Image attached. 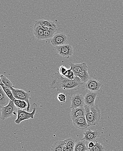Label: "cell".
Returning <instances> with one entry per match:
<instances>
[{
  "mask_svg": "<svg viewBox=\"0 0 123 151\" xmlns=\"http://www.w3.org/2000/svg\"><path fill=\"white\" fill-rule=\"evenodd\" d=\"M83 83L78 77H75L74 80H71L62 76L58 71L53 75L51 78L50 87L57 91L67 95H72L80 89Z\"/></svg>",
  "mask_w": 123,
  "mask_h": 151,
  "instance_id": "1",
  "label": "cell"
},
{
  "mask_svg": "<svg viewBox=\"0 0 123 151\" xmlns=\"http://www.w3.org/2000/svg\"><path fill=\"white\" fill-rule=\"evenodd\" d=\"M85 117L88 122V127L97 125L101 119V111L98 106L93 107L84 106Z\"/></svg>",
  "mask_w": 123,
  "mask_h": 151,
  "instance_id": "2",
  "label": "cell"
},
{
  "mask_svg": "<svg viewBox=\"0 0 123 151\" xmlns=\"http://www.w3.org/2000/svg\"><path fill=\"white\" fill-rule=\"evenodd\" d=\"M18 108L14 103L13 101L10 100L9 105L5 107L1 108V119L4 120L6 119L17 115L18 113Z\"/></svg>",
  "mask_w": 123,
  "mask_h": 151,
  "instance_id": "3",
  "label": "cell"
},
{
  "mask_svg": "<svg viewBox=\"0 0 123 151\" xmlns=\"http://www.w3.org/2000/svg\"><path fill=\"white\" fill-rule=\"evenodd\" d=\"M14 97L16 99L19 100L24 101H26L28 104V107L27 109V111L28 112L30 109V104L29 100L31 99L30 94L28 92H26L22 89H15L12 88L11 89Z\"/></svg>",
  "mask_w": 123,
  "mask_h": 151,
  "instance_id": "4",
  "label": "cell"
},
{
  "mask_svg": "<svg viewBox=\"0 0 123 151\" xmlns=\"http://www.w3.org/2000/svg\"><path fill=\"white\" fill-rule=\"evenodd\" d=\"M58 53L61 57L69 59L73 55V49L72 47L69 45H63L55 47Z\"/></svg>",
  "mask_w": 123,
  "mask_h": 151,
  "instance_id": "5",
  "label": "cell"
},
{
  "mask_svg": "<svg viewBox=\"0 0 123 151\" xmlns=\"http://www.w3.org/2000/svg\"><path fill=\"white\" fill-rule=\"evenodd\" d=\"M71 101V109H76L78 107H84L86 106L84 101V96L81 94L74 93L70 98Z\"/></svg>",
  "mask_w": 123,
  "mask_h": 151,
  "instance_id": "6",
  "label": "cell"
},
{
  "mask_svg": "<svg viewBox=\"0 0 123 151\" xmlns=\"http://www.w3.org/2000/svg\"><path fill=\"white\" fill-rule=\"evenodd\" d=\"M36 110V108H34L33 111L32 112H29L23 110L18 109L17 119L15 121V123L19 124L25 120L34 119L35 114Z\"/></svg>",
  "mask_w": 123,
  "mask_h": 151,
  "instance_id": "7",
  "label": "cell"
},
{
  "mask_svg": "<svg viewBox=\"0 0 123 151\" xmlns=\"http://www.w3.org/2000/svg\"><path fill=\"white\" fill-rule=\"evenodd\" d=\"M67 41V36L62 33L55 34L51 39V44L55 47L66 45Z\"/></svg>",
  "mask_w": 123,
  "mask_h": 151,
  "instance_id": "8",
  "label": "cell"
},
{
  "mask_svg": "<svg viewBox=\"0 0 123 151\" xmlns=\"http://www.w3.org/2000/svg\"><path fill=\"white\" fill-rule=\"evenodd\" d=\"M84 137L82 140L90 142H95L97 139L100 137L101 133L98 131H93L89 129L83 133Z\"/></svg>",
  "mask_w": 123,
  "mask_h": 151,
  "instance_id": "9",
  "label": "cell"
},
{
  "mask_svg": "<svg viewBox=\"0 0 123 151\" xmlns=\"http://www.w3.org/2000/svg\"><path fill=\"white\" fill-rule=\"evenodd\" d=\"M103 82L95 79H90L85 84V88L89 91L97 92L102 86Z\"/></svg>",
  "mask_w": 123,
  "mask_h": 151,
  "instance_id": "10",
  "label": "cell"
},
{
  "mask_svg": "<svg viewBox=\"0 0 123 151\" xmlns=\"http://www.w3.org/2000/svg\"><path fill=\"white\" fill-rule=\"evenodd\" d=\"M97 95V92L88 91L84 96V101L86 106L90 107L94 106Z\"/></svg>",
  "mask_w": 123,
  "mask_h": 151,
  "instance_id": "11",
  "label": "cell"
},
{
  "mask_svg": "<svg viewBox=\"0 0 123 151\" xmlns=\"http://www.w3.org/2000/svg\"><path fill=\"white\" fill-rule=\"evenodd\" d=\"M72 121L73 125L79 129L84 130L88 127V122L85 117H81L72 120Z\"/></svg>",
  "mask_w": 123,
  "mask_h": 151,
  "instance_id": "12",
  "label": "cell"
},
{
  "mask_svg": "<svg viewBox=\"0 0 123 151\" xmlns=\"http://www.w3.org/2000/svg\"><path fill=\"white\" fill-rule=\"evenodd\" d=\"M70 116L72 119H75L81 117H85V109L84 107H78L71 109Z\"/></svg>",
  "mask_w": 123,
  "mask_h": 151,
  "instance_id": "13",
  "label": "cell"
},
{
  "mask_svg": "<svg viewBox=\"0 0 123 151\" xmlns=\"http://www.w3.org/2000/svg\"><path fill=\"white\" fill-rule=\"evenodd\" d=\"M71 69L74 72V75L76 77L78 76L79 74L80 71L85 68H88V65L87 63L83 62L80 64H74L71 63L69 64Z\"/></svg>",
  "mask_w": 123,
  "mask_h": 151,
  "instance_id": "14",
  "label": "cell"
},
{
  "mask_svg": "<svg viewBox=\"0 0 123 151\" xmlns=\"http://www.w3.org/2000/svg\"><path fill=\"white\" fill-rule=\"evenodd\" d=\"M44 30L37 23H35L33 27L34 34L36 38L38 40H43Z\"/></svg>",
  "mask_w": 123,
  "mask_h": 151,
  "instance_id": "15",
  "label": "cell"
},
{
  "mask_svg": "<svg viewBox=\"0 0 123 151\" xmlns=\"http://www.w3.org/2000/svg\"><path fill=\"white\" fill-rule=\"evenodd\" d=\"M10 99L5 94L2 88L0 87V106L1 108L5 107L9 105Z\"/></svg>",
  "mask_w": 123,
  "mask_h": 151,
  "instance_id": "16",
  "label": "cell"
},
{
  "mask_svg": "<svg viewBox=\"0 0 123 151\" xmlns=\"http://www.w3.org/2000/svg\"><path fill=\"white\" fill-rule=\"evenodd\" d=\"M88 150L89 148L86 146L85 141L80 140L76 142L74 151H86Z\"/></svg>",
  "mask_w": 123,
  "mask_h": 151,
  "instance_id": "17",
  "label": "cell"
},
{
  "mask_svg": "<svg viewBox=\"0 0 123 151\" xmlns=\"http://www.w3.org/2000/svg\"><path fill=\"white\" fill-rule=\"evenodd\" d=\"M65 145L64 140L57 141L51 146V151H63Z\"/></svg>",
  "mask_w": 123,
  "mask_h": 151,
  "instance_id": "18",
  "label": "cell"
},
{
  "mask_svg": "<svg viewBox=\"0 0 123 151\" xmlns=\"http://www.w3.org/2000/svg\"><path fill=\"white\" fill-rule=\"evenodd\" d=\"M79 78L82 83H86L90 80V76L88 72V68H85L80 71L78 75Z\"/></svg>",
  "mask_w": 123,
  "mask_h": 151,
  "instance_id": "19",
  "label": "cell"
},
{
  "mask_svg": "<svg viewBox=\"0 0 123 151\" xmlns=\"http://www.w3.org/2000/svg\"><path fill=\"white\" fill-rule=\"evenodd\" d=\"M0 85L1 86L2 88L4 91L5 92V94L7 95V96L9 97V99H10L11 100L14 101L15 99V98L14 97L13 95L12 92V90L9 88L6 87L3 83H2L1 81V83H0Z\"/></svg>",
  "mask_w": 123,
  "mask_h": 151,
  "instance_id": "20",
  "label": "cell"
},
{
  "mask_svg": "<svg viewBox=\"0 0 123 151\" xmlns=\"http://www.w3.org/2000/svg\"><path fill=\"white\" fill-rule=\"evenodd\" d=\"M14 103L15 104L16 106L18 108V109L23 110L28 107V104L26 101H24L19 100L15 99L13 101Z\"/></svg>",
  "mask_w": 123,
  "mask_h": 151,
  "instance_id": "21",
  "label": "cell"
},
{
  "mask_svg": "<svg viewBox=\"0 0 123 151\" xmlns=\"http://www.w3.org/2000/svg\"><path fill=\"white\" fill-rule=\"evenodd\" d=\"M64 141L65 142V146L70 150L74 151V147L76 143L75 140L72 138H69L64 140Z\"/></svg>",
  "mask_w": 123,
  "mask_h": 151,
  "instance_id": "22",
  "label": "cell"
},
{
  "mask_svg": "<svg viewBox=\"0 0 123 151\" xmlns=\"http://www.w3.org/2000/svg\"><path fill=\"white\" fill-rule=\"evenodd\" d=\"M36 22L38 24H41L45 26H47V27H55L57 28L56 25L52 21L49 20H46V19H42V20L36 21Z\"/></svg>",
  "mask_w": 123,
  "mask_h": 151,
  "instance_id": "23",
  "label": "cell"
},
{
  "mask_svg": "<svg viewBox=\"0 0 123 151\" xmlns=\"http://www.w3.org/2000/svg\"><path fill=\"white\" fill-rule=\"evenodd\" d=\"M1 77V81L2 83L7 87L9 88L11 90L12 88H14V86L11 81L6 78L5 76L3 75H1L0 76Z\"/></svg>",
  "mask_w": 123,
  "mask_h": 151,
  "instance_id": "24",
  "label": "cell"
},
{
  "mask_svg": "<svg viewBox=\"0 0 123 151\" xmlns=\"http://www.w3.org/2000/svg\"><path fill=\"white\" fill-rule=\"evenodd\" d=\"M89 150L90 151H104L105 148L101 144L96 142L94 147Z\"/></svg>",
  "mask_w": 123,
  "mask_h": 151,
  "instance_id": "25",
  "label": "cell"
},
{
  "mask_svg": "<svg viewBox=\"0 0 123 151\" xmlns=\"http://www.w3.org/2000/svg\"><path fill=\"white\" fill-rule=\"evenodd\" d=\"M56 31H44L43 37V40L45 39H49V38H52L53 36L55 34Z\"/></svg>",
  "mask_w": 123,
  "mask_h": 151,
  "instance_id": "26",
  "label": "cell"
},
{
  "mask_svg": "<svg viewBox=\"0 0 123 151\" xmlns=\"http://www.w3.org/2000/svg\"><path fill=\"white\" fill-rule=\"evenodd\" d=\"M75 76L74 75V72L72 71L71 68L68 69L67 72V74L65 76V78H67V79H69L71 80H74L75 78Z\"/></svg>",
  "mask_w": 123,
  "mask_h": 151,
  "instance_id": "27",
  "label": "cell"
},
{
  "mask_svg": "<svg viewBox=\"0 0 123 151\" xmlns=\"http://www.w3.org/2000/svg\"><path fill=\"white\" fill-rule=\"evenodd\" d=\"M58 70V71L62 76L65 77L68 69L65 66L62 65Z\"/></svg>",
  "mask_w": 123,
  "mask_h": 151,
  "instance_id": "28",
  "label": "cell"
},
{
  "mask_svg": "<svg viewBox=\"0 0 123 151\" xmlns=\"http://www.w3.org/2000/svg\"><path fill=\"white\" fill-rule=\"evenodd\" d=\"M57 99L60 102L65 103L67 101V96L64 93H59L58 95Z\"/></svg>",
  "mask_w": 123,
  "mask_h": 151,
  "instance_id": "29",
  "label": "cell"
},
{
  "mask_svg": "<svg viewBox=\"0 0 123 151\" xmlns=\"http://www.w3.org/2000/svg\"><path fill=\"white\" fill-rule=\"evenodd\" d=\"M39 24V25H40V26H41V27H42V28H43L44 30H45V31H56V32L57 30V28H55V27H47V26H45V25H43V24Z\"/></svg>",
  "mask_w": 123,
  "mask_h": 151,
  "instance_id": "30",
  "label": "cell"
},
{
  "mask_svg": "<svg viewBox=\"0 0 123 151\" xmlns=\"http://www.w3.org/2000/svg\"><path fill=\"white\" fill-rule=\"evenodd\" d=\"M94 145H95V143H94V142H90L89 144H88V148H89V149L92 148L93 147H94Z\"/></svg>",
  "mask_w": 123,
  "mask_h": 151,
  "instance_id": "31",
  "label": "cell"
},
{
  "mask_svg": "<svg viewBox=\"0 0 123 151\" xmlns=\"http://www.w3.org/2000/svg\"><path fill=\"white\" fill-rule=\"evenodd\" d=\"M63 151H72L71 150H69V149H68L67 147H66V146H65V147H64V149H63Z\"/></svg>",
  "mask_w": 123,
  "mask_h": 151,
  "instance_id": "32",
  "label": "cell"
},
{
  "mask_svg": "<svg viewBox=\"0 0 123 151\" xmlns=\"http://www.w3.org/2000/svg\"><path fill=\"white\" fill-rule=\"evenodd\" d=\"M86 151H90V150H88Z\"/></svg>",
  "mask_w": 123,
  "mask_h": 151,
  "instance_id": "33",
  "label": "cell"
}]
</instances>
